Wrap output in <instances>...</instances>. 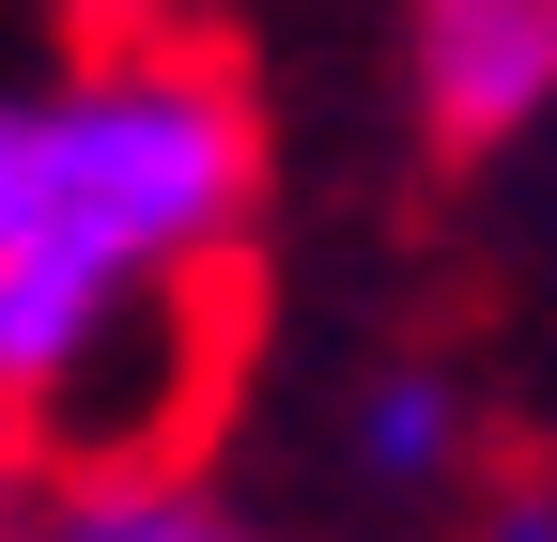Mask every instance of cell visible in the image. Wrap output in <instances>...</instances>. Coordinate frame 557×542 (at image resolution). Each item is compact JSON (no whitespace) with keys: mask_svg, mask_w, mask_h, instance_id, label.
<instances>
[{"mask_svg":"<svg viewBox=\"0 0 557 542\" xmlns=\"http://www.w3.org/2000/svg\"><path fill=\"white\" fill-rule=\"evenodd\" d=\"M465 387L434 372V357H387L372 387H357V481L372 496H434V481H465Z\"/></svg>","mask_w":557,"mask_h":542,"instance_id":"cell-4","label":"cell"},{"mask_svg":"<svg viewBox=\"0 0 557 542\" xmlns=\"http://www.w3.org/2000/svg\"><path fill=\"white\" fill-rule=\"evenodd\" d=\"M403 94L449 156H496L557 109V0H403Z\"/></svg>","mask_w":557,"mask_h":542,"instance_id":"cell-2","label":"cell"},{"mask_svg":"<svg viewBox=\"0 0 557 542\" xmlns=\"http://www.w3.org/2000/svg\"><path fill=\"white\" fill-rule=\"evenodd\" d=\"M263 233V109L186 32L0 62V434L32 465L186 449Z\"/></svg>","mask_w":557,"mask_h":542,"instance_id":"cell-1","label":"cell"},{"mask_svg":"<svg viewBox=\"0 0 557 542\" xmlns=\"http://www.w3.org/2000/svg\"><path fill=\"white\" fill-rule=\"evenodd\" d=\"M32 542H263V527L201 449H124V465H47Z\"/></svg>","mask_w":557,"mask_h":542,"instance_id":"cell-3","label":"cell"},{"mask_svg":"<svg viewBox=\"0 0 557 542\" xmlns=\"http://www.w3.org/2000/svg\"><path fill=\"white\" fill-rule=\"evenodd\" d=\"M32 512H47V465H32L16 434H0V542H32Z\"/></svg>","mask_w":557,"mask_h":542,"instance_id":"cell-6","label":"cell"},{"mask_svg":"<svg viewBox=\"0 0 557 542\" xmlns=\"http://www.w3.org/2000/svg\"><path fill=\"white\" fill-rule=\"evenodd\" d=\"M465 542H557V481H496Z\"/></svg>","mask_w":557,"mask_h":542,"instance_id":"cell-5","label":"cell"}]
</instances>
